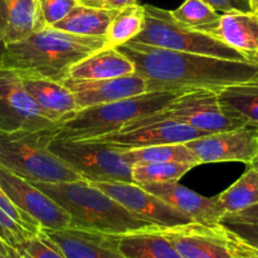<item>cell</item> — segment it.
I'll use <instances>...</instances> for the list:
<instances>
[{
	"instance_id": "28",
	"label": "cell",
	"mask_w": 258,
	"mask_h": 258,
	"mask_svg": "<svg viewBox=\"0 0 258 258\" xmlns=\"http://www.w3.org/2000/svg\"><path fill=\"white\" fill-rule=\"evenodd\" d=\"M144 18V5H139L138 3L118 10L106 34L108 47H120L133 40L143 30Z\"/></svg>"
},
{
	"instance_id": "14",
	"label": "cell",
	"mask_w": 258,
	"mask_h": 258,
	"mask_svg": "<svg viewBox=\"0 0 258 258\" xmlns=\"http://www.w3.org/2000/svg\"><path fill=\"white\" fill-rule=\"evenodd\" d=\"M115 199L139 218L158 227H173L191 222L143 186L128 181H88Z\"/></svg>"
},
{
	"instance_id": "13",
	"label": "cell",
	"mask_w": 258,
	"mask_h": 258,
	"mask_svg": "<svg viewBox=\"0 0 258 258\" xmlns=\"http://www.w3.org/2000/svg\"><path fill=\"white\" fill-rule=\"evenodd\" d=\"M199 164L252 163L258 154V127L246 125L233 130L207 135L188 141Z\"/></svg>"
},
{
	"instance_id": "23",
	"label": "cell",
	"mask_w": 258,
	"mask_h": 258,
	"mask_svg": "<svg viewBox=\"0 0 258 258\" xmlns=\"http://www.w3.org/2000/svg\"><path fill=\"white\" fill-rule=\"evenodd\" d=\"M117 12L116 9L77 4L62 20L52 27L72 34L106 38L108 27Z\"/></svg>"
},
{
	"instance_id": "24",
	"label": "cell",
	"mask_w": 258,
	"mask_h": 258,
	"mask_svg": "<svg viewBox=\"0 0 258 258\" xmlns=\"http://www.w3.org/2000/svg\"><path fill=\"white\" fill-rule=\"evenodd\" d=\"M218 97L227 111L247 125L258 127V78L224 88Z\"/></svg>"
},
{
	"instance_id": "17",
	"label": "cell",
	"mask_w": 258,
	"mask_h": 258,
	"mask_svg": "<svg viewBox=\"0 0 258 258\" xmlns=\"http://www.w3.org/2000/svg\"><path fill=\"white\" fill-rule=\"evenodd\" d=\"M44 231L59 247L66 258H125L118 249L115 234L76 227Z\"/></svg>"
},
{
	"instance_id": "34",
	"label": "cell",
	"mask_w": 258,
	"mask_h": 258,
	"mask_svg": "<svg viewBox=\"0 0 258 258\" xmlns=\"http://www.w3.org/2000/svg\"><path fill=\"white\" fill-rule=\"evenodd\" d=\"M203 2L222 14L232 12H254L251 0H203Z\"/></svg>"
},
{
	"instance_id": "38",
	"label": "cell",
	"mask_w": 258,
	"mask_h": 258,
	"mask_svg": "<svg viewBox=\"0 0 258 258\" xmlns=\"http://www.w3.org/2000/svg\"><path fill=\"white\" fill-rule=\"evenodd\" d=\"M5 42L4 37H3V27H2V19H0V67H2V60H3V54H4L5 49Z\"/></svg>"
},
{
	"instance_id": "33",
	"label": "cell",
	"mask_w": 258,
	"mask_h": 258,
	"mask_svg": "<svg viewBox=\"0 0 258 258\" xmlns=\"http://www.w3.org/2000/svg\"><path fill=\"white\" fill-rule=\"evenodd\" d=\"M258 256V223H222Z\"/></svg>"
},
{
	"instance_id": "19",
	"label": "cell",
	"mask_w": 258,
	"mask_h": 258,
	"mask_svg": "<svg viewBox=\"0 0 258 258\" xmlns=\"http://www.w3.org/2000/svg\"><path fill=\"white\" fill-rule=\"evenodd\" d=\"M0 19L5 44L19 42L47 27L37 0H0Z\"/></svg>"
},
{
	"instance_id": "37",
	"label": "cell",
	"mask_w": 258,
	"mask_h": 258,
	"mask_svg": "<svg viewBox=\"0 0 258 258\" xmlns=\"http://www.w3.org/2000/svg\"><path fill=\"white\" fill-rule=\"evenodd\" d=\"M78 4L86 5V7H93V8H102L103 0H77Z\"/></svg>"
},
{
	"instance_id": "36",
	"label": "cell",
	"mask_w": 258,
	"mask_h": 258,
	"mask_svg": "<svg viewBox=\"0 0 258 258\" xmlns=\"http://www.w3.org/2000/svg\"><path fill=\"white\" fill-rule=\"evenodd\" d=\"M133 4H136V0H103L102 8H105V9L120 10L122 8Z\"/></svg>"
},
{
	"instance_id": "42",
	"label": "cell",
	"mask_w": 258,
	"mask_h": 258,
	"mask_svg": "<svg viewBox=\"0 0 258 258\" xmlns=\"http://www.w3.org/2000/svg\"><path fill=\"white\" fill-rule=\"evenodd\" d=\"M252 5H253V9H254V13H256V0H251Z\"/></svg>"
},
{
	"instance_id": "9",
	"label": "cell",
	"mask_w": 258,
	"mask_h": 258,
	"mask_svg": "<svg viewBox=\"0 0 258 258\" xmlns=\"http://www.w3.org/2000/svg\"><path fill=\"white\" fill-rule=\"evenodd\" d=\"M156 113L160 117L179 121L206 134L233 130L247 125L224 108L218 92L209 90L189 91L178 95L164 110Z\"/></svg>"
},
{
	"instance_id": "26",
	"label": "cell",
	"mask_w": 258,
	"mask_h": 258,
	"mask_svg": "<svg viewBox=\"0 0 258 258\" xmlns=\"http://www.w3.org/2000/svg\"><path fill=\"white\" fill-rule=\"evenodd\" d=\"M123 158L134 165L138 163H186L199 166L193 151L185 144H166V145L148 146V148L121 150Z\"/></svg>"
},
{
	"instance_id": "22",
	"label": "cell",
	"mask_w": 258,
	"mask_h": 258,
	"mask_svg": "<svg viewBox=\"0 0 258 258\" xmlns=\"http://www.w3.org/2000/svg\"><path fill=\"white\" fill-rule=\"evenodd\" d=\"M118 249L125 258H181L159 227L115 234Z\"/></svg>"
},
{
	"instance_id": "1",
	"label": "cell",
	"mask_w": 258,
	"mask_h": 258,
	"mask_svg": "<svg viewBox=\"0 0 258 258\" xmlns=\"http://www.w3.org/2000/svg\"><path fill=\"white\" fill-rule=\"evenodd\" d=\"M116 48L134 63L135 72L145 78L148 92L181 95L209 90L219 93L258 78V62L175 52L131 42Z\"/></svg>"
},
{
	"instance_id": "7",
	"label": "cell",
	"mask_w": 258,
	"mask_h": 258,
	"mask_svg": "<svg viewBox=\"0 0 258 258\" xmlns=\"http://www.w3.org/2000/svg\"><path fill=\"white\" fill-rule=\"evenodd\" d=\"M52 153L62 159L87 181H128L134 183L133 165L120 149L100 140H62L49 143Z\"/></svg>"
},
{
	"instance_id": "16",
	"label": "cell",
	"mask_w": 258,
	"mask_h": 258,
	"mask_svg": "<svg viewBox=\"0 0 258 258\" xmlns=\"http://www.w3.org/2000/svg\"><path fill=\"white\" fill-rule=\"evenodd\" d=\"M141 186L188 217L191 222L217 224L221 223L222 218L226 214L217 197L208 198L201 196L197 191L181 185L179 181L144 184Z\"/></svg>"
},
{
	"instance_id": "4",
	"label": "cell",
	"mask_w": 258,
	"mask_h": 258,
	"mask_svg": "<svg viewBox=\"0 0 258 258\" xmlns=\"http://www.w3.org/2000/svg\"><path fill=\"white\" fill-rule=\"evenodd\" d=\"M178 95L145 92L135 97L80 108L55 126L54 139L93 140L116 133L133 121L164 110Z\"/></svg>"
},
{
	"instance_id": "2",
	"label": "cell",
	"mask_w": 258,
	"mask_h": 258,
	"mask_svg": "<svg viewBox=\"0 0 258 258\" xmlns=\"http://www.w3.org/2000/svg\"><path fill=\"white\" fill-rule=\"evenodd\" d=\"M105 47L108 45L103 37L72 34L47 25L5 45L2 67L64 82L73 66Z\"/></svg>"
},
{
	"instance_id": "25",
	"label": "cell",
	"mask_w": 258,
	"mask_h": 258,
	"mask_svg": "<svg viewBox=\"0 0 258 258\" xmlns=\"http://www.w3.org/2000/svg\"><path fill=\"white\" fill-rule=\"evenodd\" d=\"M217 199L226 214L237 213L258 203V170L247 166V170ZM224 214V216H226Z\"/></svg>"
},
{
	"instance_id": "40",
	"label": "cell",
	"mask_w": 258,
	"mask_h": 258,
	"mask_svg": "<svg viewBox=\"0 0 258 258\" xmlns=\"http://www.w3.org/2000/svg\"><path fill=\"white\" fill-rule=\"evenodd\" d=\"M0 258H8V252L0 246Z\"/></svg>"
},
{
	"instance_id": "31",
	"label": "cell",
	"mask_w": 258,
	"mask_h": 258,
	"mask_svg": "<svg viewBox=\"0 0 258 258\" xmlns=\"http://www.w3.org/2000/svg\"><path fill=\"white\" fill-rule=\"evenodd\" d=\"M35 233L38 232L30 231L0 208V246L8 252V254L10 249L17 248Z\"/></svg>"
},
{
	"instance_id": "27",
	"label": "cell",
	"mask_w": 258,
	"mask_h": 258,
	"mask_svg": "<svg viewBox=\"0 0 258 258\" xmlns=\"http://www.w3.org/2000/svg\"><path fill=\"white\" fill-rule=\"evenodd\" d=\"M174 19L197 32L214 37L221 14L203 0H185L178 9L171 12Z\"/></svg>"
},
{
	"instance_id": "15",
	"label": "cell",
	"mask_w": 258,
	"mask_h": 258,
	"mask_svg": "<svg viewBox=\"0 0 258 258\" xmlns=\"http://www.w3.org/2000/svg\"><path fill=\"white\" fill-rule=\"evenodd\" d=\"M63 83L72 92L78 110L123 98L135 97L148 92L145 78L136 72L122 77L105 80L67 78Z\"/></svg>"
},
{
	"instance_id": "44",
	"label": "cell",
	"mask_w": 258,
	"mask_h": 258,
	"mask_svg": "<svg viewBox=\"0 0 258 258\" xmlns=\"http://www.w3.org/2000/svg\"><path fill=\"white\" fill-rule=\"evenodd\" d=\"M256 13L258 14V0H256Z\"/></svg>"
},
{
	"instance_id": "8",
	"label": "cell",
	"mask_w": 258,
	"mask_h": 258,
	"mask_svg": "<svg viewBox=\"0 0 258 258\" xmlns=\"http://www.w3.org/2000/svg\"><path fill=\"white\" fill-rule=\"evenodd\" d=\"M181 258H243L247 246L224 224L189 222L159 227Z\"/></svg>"
},
{
	"instance_id": "43",
	"label": "cell",
	"mask_w": 258,
	"mask_h": 258,
	"mask_svg": "<svg viewBox=\"0 0 258 258\" xmlns=\"http://www.w3.org/2000/svg\"><path fill=\"white\" fill-rule=\"evenodd\" d=\"M246 246H247V244H246ZM248 248H249V247H248ZM249 253H251V254H252V256H253L254 258H258V256H256V254H254V253H253V252H252V251H251V248H249Z\"/></svg>"
},
{
	"instance_id": "32",
	"label": "cell",
	"mask_w": 258,
	"mask_h": 258,
	"mask_svg": "<svg viewBox=\"0 0 258 258\" xmlns=\"http://www.w3.org/2000/svg\"><path fill=\"white\" fill-rule=\"evenodd\" d=\"M40 17L45 25H54L62 20L76 5L77 0H37Z\"/></svg>"
},
{
	"instance_id": "39",
	"label": "cell",
	"mask_w": 258,
	"mask_h": 258,
	"mask_svg": "<svg viewBox=\"0 0 258 258\" xmlns=\"http://www.w3.org/2000/svg\"><path fill=\"white\" fill-rule=\"evenodd\" d=\"M247 166H251V168H254V169H257V170H258V154H257L256 158H254L253 160H252V163L248 164V165H247Z\"/></svg>"
},
{
	"instance_id": "10",
	"label": "cell",
	"mask_w": 258,
	"mask_h": 258,
	"mask_svg": "<svg viewBox=\"0 0 258 258\" xmlns=\"http://www.w3.org/2000/svg\"><path fill=\"white\" fill-rule=\"evenodd\" d=\"M204 135L207 134L203 131L171 118L160 117L155 112L133 121L120 131L93 140L110 144L120 150H133L166 144H185Z\"/></svg>"
},
{
	"instance_id": "11",
	"label": "cell",
	"mask_w": 258,
	"mask_h": 258,
	"mask_svg": "<svg viewBox=\"0 0 258 258\" xmlns=\"http://www.w3.org/2000/svg\"><path fill=\"white\" fill-rule=\"evenodd\" d=\"M57 123L44 115L15 71L0 67V131L42 130Z\"/></svg>"
},
{
	"instance_id": "29",
	"label": "cell",
	"mask_w": 258,
	"mask_h": 258,
	"mask_svg": "<svg viewBox=\"0 0 258 258\" xmlns=\"http://www.w3.org/2000/svg\"><path fill=\"white\" fill-rule=\"evenodd\" d=\"M196 168L193 164L186 163H138L133 165L131 175L133 181L139 185L154 183L179 181L188 171Z\"/></svg>"
},
{
	"instance_id": "12",
	"label": "cell",
	"mask_w": 258,
	"mask_h": 258,
	"mask_svg": "<svg viewBox=\"0 0 258 258\" xmlns=\"http://www.w3.org/2000/svg\"><path fill=\"white\" fill-rule=\"evenodd\" d=\"M0 186L13 204L43 229L58 231L70 227L67 212L30 181L0 165Z\"/></svg>"
},
{
	"instance_id": "5",
	"label": "cell",
	"mask_w": 258,
	"mask_h": 258,
	"mask_svg": "<svg viewBox=\"0 0 258 258\" xmlns=\"http://www.w3.org/2000/svg\"><path fill=\"white\" fill-rule=\"evenodd\" d=\"M54 128L0 131V165L28 181L83 180L80 174L50 151Z\"/></svg>"
},
{
	"instance_id": "6",
	"label": "cell",
	"mask_w": 258,
	"mask_h": 258,
	"mask_svg": "<svg viewBox=\"0 0 258 258\" xmlns=\"http://www.w3.org/2000/svg\"><path fill=\"white\" fill-rule=\"evenodd\" d=\"M144 9L145 18L143 30L130 40L131 43L223 59L258 62L257 58L229 47L218 38L184 27L174 19L170 10L154 5H144Z\"/></svg>"
},
{
	"instance_id": "18",
	"label": "cell",
	"mask_w": 258,
	"mask_h": 258,
	"mask_svg": "<svg viewBox=\"0 0 258 258\" xmlns=\"http://www.w3.org/2000/svg\"><path fill=\"white\" fill-rule=\"evenodd\" d=\"M18 73V72H17ZM23 86L49 120L59 123L78 110L72 92L63 82L40 76L18 73Z\"/></svg>"
},
{
	"instance_id": "20",
	"label": "cell",
	"mask_w": 258,
	"mask_h": 258,
	"mask_svg": "<svg viewBox=\"0 0 258 258\" xmlns=\"http://www.w3.org/2000/svg\"><path fill=\"white\" fill-rule=\"evenodd\" d=\"M214 37L229 47L258 59L257 13H223L221 14Z\"/></svg>"
},
{
	"instance_id": "35",
	"label": "cell",
	"mask_w": 258,
	"mask_h": 258,
	"mask_svg": "<svg viewBox=\"0 0 258 258\" xmlns=\"http://www.w3.org/2000/svg\"><path fill=\"white\" fill-rule=\"evenodd\" d=\"M221 223H258V203L237 213L226 214Z\"/></svg>"
},
{
	"instance_id": "21",
	"label": "cell",
	"mask_w": 258,
	"mask_h": 258,
	"mask_svg": "<svg viewBox=\"0 0 258 258\" xmlns=\"http://www.w3.org/2000/svg\"><path fill=\"white\" fill-rule=\"evenodd\" d=\"M134 63L115 47H105L72 67L70 77L75 80H105L131 75Z\"/></svg>"
},
{
	"instance_id": "30",
	"label": "cell",
	"mask_w": 258,
	"mask_h": 258,
	"mask_svg": "<svg viewBox=\"0 0 258 258\" xmlns=\"http://www.w3.org/2000/svg\"><path fill=\"white\" fill-rule=\"evenodd\" d=\"M8 258H66V256L42 228L17 248L10 249Z\"/></svg>"
},
{
	"instance_id": "41",
	"label": "cell",
	"mask_w": 258,
	"mask_h": 258,
	"mask_svg": "<svg viewBox=\"0 0 258 258\" xmlns=\"http://www.w3.org/2000/svg\"><path fill=\"white\" fill-rule=\"evenodd\" d=\"M243 258H254L253 256H252L251 253H249V248H248V246H247V252H246V256H244Z\"/></svg>"
},
{
	"instance_id": "3",
	"label": "cell",
	"mask_w": 258,
	"mask_h": 258,
	"mask_svg": "<svg viewBox=\"0 0 258 258\" xmlns=\"http://www.w3.org/2000/svg\"><path fill=\"white\" fill-rule=\"evenodd\" d=\"M30 183L67 212L71 219L70 227L107 234H122L155 227L150 222L134 216L125 207L87 180Z\"/></svg>"
}]
</instances>
